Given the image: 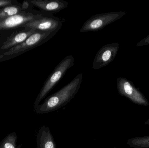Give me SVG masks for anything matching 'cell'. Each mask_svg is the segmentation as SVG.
Returning a JSON list of instances; mask_svg holds the SVG:
<instances>
[{
    "mask_svg": "<svg viewBox=\"0 0 149 148\" xmlns=\"http://www.w3.org/2000/svg\"><path fill=\"white\" fill-rule=\"evenodd\" d=\"M82 81V73H79L68 84L47 97L35 109L40 114H49L67 105L79 91Z\"/></svg>",
    "mask_w": 149,
    "mask_h": 148,
    "instance_id": "6da1fadb",
    "label": "cell"
},
{
    "mask_svg": "<svg viewBox=\"0 0 149 148\" xmlns=\"http://www.w3.org/2000/svg\"><path fill=\"white\" fill-rule=\"evenodd\" d=\"M57 32L36 31L19 45L0 53V62L19 56L27 51L41 46L53 37Z\"/></svg>",
    "mask_w": 149,
    "mask_h": 148,
    "instance_id": "7a4b0ae2",
    "label": "cell"
},
{
    "mask_svg": "<svg viewBox=\"0 0 149 148\" xmlns=\"http://www.w3.org/2000/svg\"><path fill=\"white\" fill-rule=\"evenodd\" d=\"M74 59L72 55L67 56L63 59L54 70L49 75L44 83L39 94L38 95L34 103V110L40 104L52 89L59 82L68 70L74 64Z\"/></svg>",
    "mask_w": 149,
    "mask_h": 148,
    "instance_id": "3957f363",
    "label": "cell"
},
{
    "mask_svg": "<svg viewBox=\"0 0 149 148\" xmlns=\"http://www.w3.org/2000/svg\"><path fill=\"white\" fill-rule=\"evenodd\" d=\"M52 15L35 10L23 11L13 16L0 20V34L22 28L30 22Z\"/></svg>",
    "mask_w": 149,
    "mask_h": 148,
    "instance_id": "277c9868",
    "label": "cell"
},
{
    "mask_svg": "<svg viewBox=\"0 0 149 148\" xmlns=\"http://www.w3.org/2000/svg\"><path fill=\"white\" fill-rule=\"evenodd\" d=\"M126 14L124 11L97 14L87 20L80 30V32H95L102 29Z\"/></svg>",
    "mask_w": 149,
    "mask_h": 148,
    "instance_id": "5b68a950",
    "label": "cell"
},
{
    "mask_svg": "<svg viewBox=\"0 0 149 148\" xmlns=\"http://www.w3.org/2000/svg\"><path fill=\"white\" fill-rule=\"evenodd\" d=\"M36 31H38L22 28L2 33L0 36V53L22 43Z\"/></svg>",
    "mask_w": 149,
    "mask_h": 148,
    "instance_id": "8992f818",
    "label": "cell"
},
{
    "mask_svg": "<svg viewBox=\"0 0 149 148\" xmlns=\"http://www.w3.org/2000/svg\"><path fill=\"white\" fill-rule=\"evenodd\" d=\"M117 89L120 95L135 104L148 107L149 103L143 94L132 83L124 77H118L116 81Z\"/></svg>",
    "mask_w": 149,
    "mask_h": 148,
    "instance_id": "52a82bcc",
    "label": "cell"
},
{
    "mask_svg": "<svg viewBox=\"0 0 149 148\" xmlns=\"http://www.w3.org/2000/svg\"><path fill=\"white\" fill-rule=\"evenodd\" d=\"M63 25V21L53 15L44 17L28 23L22 28L42 32H58Z\"/></svg>",
    "mask_w": 149,
    "mask_h": 148,
    "instance_id": "ba28073f",
    "label": "cell"
},
{
    "mask_svg": "<svg viewBox=\"0 0 149 148\" xmlns=\"http://www.w3.org/2000/svg\"><path fill=\"white\" fill-rule=\"evenodd\" d=\"M119 48L117 43H109L101 48L95 56L93 68L99 70L109 64L115 58Z\"/></svg>",
    "mask_w": 149,
    "mask_h": 148,
    "instance_id": "9c48e42d",
    "label": "cell"
},
{
    "mask_svg": "<svg viewBox=\"0 0 149 148\" xmlns=\"http://www.w3.org/2000/svg\"><path fill=\"white\" fill-rule=\"evenodd\" d=\"M30 1L41 11L51 14L66 8L69 4V3L63 0H30Z\"/></svg>",
    "mask_w": 149,
    "mask_h": 148,
    "instance_id": "30bf717a",
    "label": "cell"
},
{
    "mask_svg": "<svg viewBox=\"0 0 149 148\" xmlns=\"http://www.w3.org/2000/svg\"><path fill=\"white\" fill-rule=\"evenodd\" d=\"M37 148H57L49 128L45 126L40 128L36 137Z\"/></svg>",
    "mask_w": 149,
    "mask_h": 148,
    "instance_id": "8fae6325",
    "label": "cell"
},
{
    "mask_svg": "<svg viewBox=\"0 0 149 148\" xmlns=\"http://www.w3.org/2000/svg\"><path fill=\"white\" fill-rule=\"evenodd\" d=\"M23 12L21 3L11 4L0 9V20L13 16Z\"/></svg>",
    "mask_w": 149,
    "mask_h": 148,
    "instance_id": "7c38bea8",
    "label": "cell"
},
{
    "mask_svg": "<svg viewBox=\"0 0 149 148\" xmlns=\"http://www.w3.org/2000/svg\"><path fill=\"white\" fill-rule=\"evenodd\" d=\"M127 144L133 148H149V136L130 138Z\"/></svg>",
    "mask_w": 149,
    "mask_h": 148,
    "instance_id": "4fadbf2b",
    "label": "cell"
},
{
    "mask_svg": "<svg viewBox=\"0 0 149 148\" xmlns=\"http://www.w3.org/2000/svg\"><path fill=\"white\" fill-rule=\"evenodd\" d=\"M17 137L15 133L10 134L0 142V148H17Z\"/></svg>",
    "mask_w": 149,
    "mask_h": 148,
    "instance_id": "5bb4252c",
    "label": "cell"
},
{
    "mask_svg": "<svg viewBox=\"0 0 149 148\" xmlns=\"http://www.w3.org/2000/svg\"><path fill=\"white\" fill-rule=\"evenodd\" d=\"M33 5L31 4V3L29 1H24L21 3V8L23 11H29L33 10L32 7Z\"/></svg>",
    "mask_w": 149,
    "mask_h": 148,
    "instance_id": "9a60e30c",
    "label": "cell"
},
{
    "mask_svg": "<svg viewBox=\"0 0 149 148\" xmlns=\"http://www.w3.org/2000/svg\"><path fill=\"white\" fill-rule=\"evenodd\" d=\"M18 3H19L16 0H0V9L8 5Z\"/></svg>",
    "mask_w": 149,
    "mask_h": 148,
    "instance_id": "2e32d148",
    "label": "cell"
},
{
    "mask_svg": "<svg viewBox=\"0 0 149 148\" xmlns=\"http://www.w3.org/2000/svg\"><path fill=\"white\" fill-rule=\"evenodd\" d=\"M149 45V34L144 39L140 41L137 43L136 46L137 47H141V46H146V45Z\"/></svg>",
    "mask_w": 149,
    "mask_h": 148,
    "instance_id": "e0dca14e",
    "label": "cell"
},
{
    "mask_svg": "<svg viewBox=\"0 0 149 148\" xmlns=\"http://www.w3.org/2000/svg\"><path fill=\"white\" fill-rule=\"evenodd\" d=\"M145 124H146V125H149V119L145 122Z\"/></svg>",
    "mask_w": 149,
    "mask_h": 148,
    "instance_id": "ac0fdd59",
    "label": "cell"
},
{
    "mask_svg": "<svg viewBox=\"0 0 149 148\" xmlns=\"http://www.w3.org/2000/svg\"><path fill=\"white\" fill-rule=\"evenodd\" d=\"M116 148V147H114V148Z\"/></svg>",
    "mask_w": 149,
    "mask_h": 148,
    "instance_id": "d6986e66",
    "label": "cell"
}]
</instances>
